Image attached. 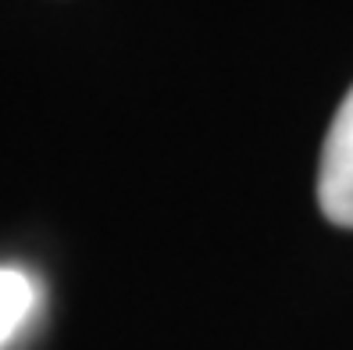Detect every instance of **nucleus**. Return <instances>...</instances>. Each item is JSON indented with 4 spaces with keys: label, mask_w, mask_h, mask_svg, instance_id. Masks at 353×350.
<instances>
[{
    "label": "nucleus",
    "mask_w": 353,
    "mask_h": 350,
    "mask_svg": "<svg viewBox=\"0 0 353 350\" xmlns=\"http://www.w3.org/2000/svg\"><path fill=\"white\" fill-rule=\"evenodd\" d=\"M318 204L328 222L353 229V86L325 136L318 164Z\"/></svg>",
    "instance_id": "obj_1"
},
{
    "label": "nucleus",
    "mask_w": 353,
    "mask_h": 350,
    "mask_svg": "<svg viewBox=\"0 0 353 350\" xmlns=\"http://www.w3.org/2000/svg\"><path fill=\"white\" fill-rule=\"evenodd\" d=\"M36 307V282L18 269H0V347H4Z\"/></svg>",
    "instance_id": "obj_2"
}]
</instances>
